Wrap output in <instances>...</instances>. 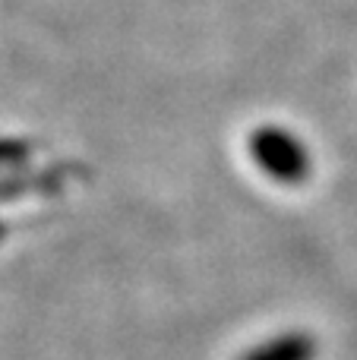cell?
Masks as SVG:
<instances>
[{
    "label": "cell",
    "instance_id": "4",
    "mask_svg": "<svg viewBox=\"0 0 357 360\" xmlns=\"http://www.w3.org/2000/svg\"><path fill=\"white\" fill-rule=\"evenodd\" d=\"M0 234H4V231H0Z\"/></svg>",
    "mask_w": 357,
    "mask_h": 360
},
{
    "label": "cell",
    "instance_id": "1",
    "mask_svg": "<svg viewBox=\"0 0 357 360\" xmlns=\"http://www.w3.org/2000/svg\"><path fill=\"white\" fill-rule=\"evenodd\" d=\"M250 155L263 174L278 184H301L310 174V152L282 127H259L250 133Z\"/></svg>",
    "mask_w": 357,
    "mask_h": 360
},
{
    "label": "cell",
    "instance_id": "3",
    "mask_svg": "<svg viewBox=\"0 0 357 360\" xmlns=\"http://www.w3.org/2000/svg\"><path fill=\"white\" fill-rule=\"evenodd\" d=\"M32 149L25 143H16V139H4L0 143V168H16V165L29 162Z\"/></svg>",
    "mask_w": 357,
    "mask_h": 360
},
{
    "label": "cell",
    "instance_id": "2",
    "mask_svg": "<svg viewBox=\"0 0 357 360\" xmlns=\"http://www.w3.org/2000/svg\"><path fill=\"white\" fill-rule=\"evenodd\" d=\"M316 357V342L304 332H288L272 342L253 348L244 360H313Z\"/></svg>",
    "mask_w": 357,
    "mask_h": 360
}]
</instances>
